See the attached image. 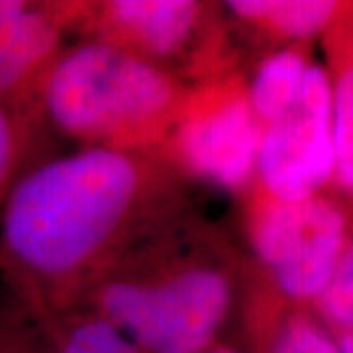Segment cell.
<instances>
[{
  "label": "cell",
  "instance_id": "ba28073f",
  "mask_svg": "<svg viewBox=\"0 0 353 353\" xmlns=\"http://www.w3.org/2000/svg\"><path fill=\"white\" fill-rule=\"evenodd\" d=\"M79 6L0 0V106L39 118V88L67 48V36L77 32Z\"/></svg>",
  "mask_w": 353,
  "mask_h": 353
},
{
  "label": "cell",
  "instance_id": "ac0fdd59",
  "mask_svg": "<svg viewBox=\"0 0 353 353\" xmlns=\"http://www.w3.org/2000/svg\"><path fill=\"white\" fill-rule=\"evenodd\" d=\"M204 353H243L240 352V350H236V347H232V345H228V343H222V341H218V343H214L208 352Z\"/></svg>",
  "mask_w": 353,
  "mask_h": 353
},
{
  "label": "cell",
  "instance_id": "2e32d148",
  "mask_svg": "<svg viewBox=\"0 0 353 353\" xmlns=\"http://www.w3.org/2000/svg\"><path fill=\"white\" fill-rule=\"evenodd\" d=\"M0 353H53L41 322L8 287L0 299Z\"/></svg>",
  "mask_w": 353,
  "mask_h": 353
},
{
  "label": "cell",
  "instance_id": "8fae6325",
  "mask_svg": "<svg viewBox=\"0 0 353 353\" xmlns=\"http://www.w3.org/2000/svg\"><path fill=\"white\" fill-rule=\"evenodd\" d=\"M341 4L336 0H230L224 2V10L253 36L289 48L324 36Z\"/></svg>",
  "mask_w": 353,
  "mask_h": 353
},
{
  "label": "cell",
  "instance_id": "7a4b0ae2",
  "mask_svg": "<svg viewBox=\"0 0 353 353\" xmlns=\"http://www.w3.org/2000/svg\"><path fill=\"white\" fill-rule=\"evenodd\" d=\"M245 277L232 241L187 208L124 253L79 308L110 322L143 353H204L220 341Z\"/></svg>",
  "mask_w": 353,
  "mask_h": 353
},
{
  "label": "cell",
  "instance_id": "e0dca14e",
  "mask_svg": "<svg viewBox=\"0 0 353 353\" xmlns=\"http://www.w3.org/2000/svg\"><path fill=\"white\" fill-rule=\"evenodd\" d=\"M338 343H340L341 353H353V334H343V336H336Z\"/></svg>",
  "mask_w": 353,
  "mask_h": 353
},
{
  "label": "cell",
  "instance_id": "52a82bcc",
  "mask_svg": "<svg viewBox=\"0 0 353 353\" xmlns=\"http://www.w3.org/2000/svg\"><path fill=\"white\" fill-rule=\"evenodd\" d=\"M334 122L328 71L312 63L296 99L261 126L255 185L283 201H304L334 183Z\"/></svg>",
  "mask_w": 353,
  "mask_h": 353
},
{
  "label": "cell",
  "instance_id": "9c48e42d",
  "mask_svg": "<svg viewBox=\"0 0 353 353\" xmlns=\"http://www.w3.org/2000/svg\"><path fill=\"white\" fill-rule=\"evenodd\" d=\"M245 334L252 353H341L338 338L310 306L283 299L263 281L248 287Z\"/></svg>",
  "mask_w": 353,
  "mask_h": 353
},
{
  "label": "cell",
  "instance_id": "9a60e30c",
  "mask_svg": "<svg viewBox=\"0 0 353 353\" xmlns=\"http://www.w3.org/2000/svg\"><path fill=\"white\" fill-rule=\"evenodd\" d=\"M310 308L334 336L353 334V224L334 275Z\"/></svg>",
  "mask_w": 353,
  "mask_h": 353
},
{
  "label": "cell",
  "instance_id": "6da1fadb",
  "mask_svg": "<svg viewBox=\"0 0 353 353\" xmlns=\"http://www.w3.org/2000/svg\"><path fill=\"white\" fill-rule=\"evenodd\" d=\"M190 208L163 153L81 148L28 167L0 202V277L36 318L79 308L139 240Z\"/></svg>",
  "mask_w": 353,
  "mask_h": 353
},
{
  "label": "cell",
  "instance_id": "5bb4252c",
  "mask_svg": "<svg viewBox=\"0 0 353 353\" xmlns=\"http://www.w3.org/2000/svg\"><path fill=\"white\" fill-rule=\"evenodd\" d=\"M41 120L0 106V202L24 173Z\"/></svg>",
  "mask_w": 353,
  "mask_h": 353
},
{
  "label": "cell",
  "instance_id": "3957f363",
  "mask_svg": "<svg viewBox=\"0 0 353 353\" xmlns=\"http://www.w3.org/2000/svg\"><path fill=\"white\" fill-rule=\"evenodd\" d=\"M192 87L106 41L83 38L51 65L38 112L81 148L159 152Z\"/></svg>",
  "mask_w": 353,
  "mask_h": 353
},
{
  "label": "cell",
  "instance_id": "8992f818",
  "mask_svg": "<svg viewBox=\"0 0 353 353\" xmlns=\"http://www.w3.org/2000/svg\"><path fill=\"white\" fill-rule=\"evenodd\" d=\"M259 139L248 79L236 69L192 87L159 153L187 181L245 194L255 183Z\"/></svg>",
  "mask_w": 353,
  "mask_h": 353
},
{
  "label": "cell",
  "instance_id": "277c9868",
  "mask_svg": "<svg viewBox=\"0 0 353 353\" xmlns=\"http://www.w3.org/2000/svg\"><path fill=\"white\" fill-rule=\"evenodd\" d=\"M79 36L101 39L190 85L236 71L224 4L202 0L81 2Z\"/></svg>",
  "mask_w": 353,
  "mask_h": 353
},
{
  "label": "cell",
  "instance_id": "7c38bea8",
  "mask_svg": "<svg viewBox=\"0 0 353 353\" xmlns=\"http://www.w3.org/2000/svg\"><path fill=\"white\" fill-rule=\"evenodd\" d=\"M310 65L312 61L304 46L279 48L261 59L248 81L250 104L261 126L296 99Z\"/></svg>",
  "mask_w": 353,
  "mask_h": 353
},
{
  "label": "cell",
  "instance_id": "30bf717a",
  "mask_svg": "<svg viewBox=\"0 0 353 353\" xmlns=\"http://www.w3.org/2000/svg\"><path fill=\"white\" fill-rule=\"evenodd\" d=\"M324 38L332 85L334 122V183L353 201V2H343Z\"/></svg>",
  "mask_w": 353,
  "mask_h": 353
},
{
  "label": "cell",
  "instance_id": "5b68a950",
  "mask_svg": "<svg viewBox=\"0 0 353 353\" xmlns=\"http://www.w3.org/2000/svg\"><path fill=\"white\" fill-rule=\"evenodd\" d=\"M243 212L265 283L290 303L312 306L350 238L352 222L341 202L326 192L283 201L253 183L243 194Z\"/></svg>",
  "mask_w": 353,
  "mask_h": 353
},
{
  "label": "cell",
  "instance_id": "4fadbf2b",
  "mask_svg": "<svg viewBox=\"0 0 353 353\" xmlns=\"http://www.w3.org/2000/svg\"><path fill=\"white\" fill-rule=\"evenodd\" d=\"M53 353H143L110 322L88 308L38 318Z\"/></svg>",
  "mask_w": 353,
  "mask_h": 353
}]
</instances>
